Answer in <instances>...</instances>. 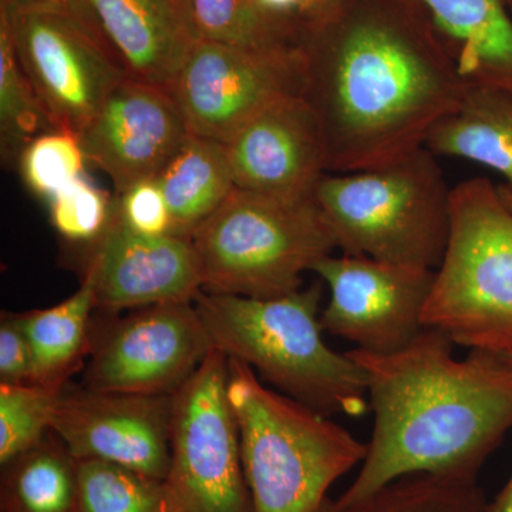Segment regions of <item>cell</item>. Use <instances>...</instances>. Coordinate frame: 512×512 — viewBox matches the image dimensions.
Wrapping results in <instances>:
<instances>
[{"label": "cell", "instance_id": "obj_28", "mask_svg": "<svg viewBox=\"0 0 512 512\" xmlns=\"http://www.w3.org/2000/svg\"><path fill=\"white\" fill-rule=\"evenodd\" d=\"M82 144L77 134L52 130L40 134L20 153L23 180L37 195L53 198L82 177L84 168Z\"/></svg>", "mask_w": 512, "mask_h": 512}, {"label": "cell", "instance_id": "obj_31", "mask_svg": "<svg viewBox=\"0 0 512 512\" xmlns=\"http://www.w3.org/2000/svg\"><path fill=\"white\" fill-rule=\"evenodd\" d=\"M32 373V350L22 315L2 313L0 320V383L26 384Z\"/></svg>", "mask_w": 512, "mask_h": 512}, {"label": "cell", "instance_id": "obj_14", "mask_svg": "<svg viewBox=\"0 0 512 512\" xmlns=\"http://www.w3.org/2000/svg\"><path fill=\"white\" fill-rule=\"evenodd\" d=\"M190 136L171 92L128 76L77 134L86 161L109 175L117 195L156 178Z\"/></svg>", "mask_w": 512, "mask_h": 512}, {"label": "cell", "instance_id": "obj_16", "mask_svg": "<svg viewBox=\"0 0 512 512\" xmlns=\"http://www.w3.org/2000/svg\"><path fill=\"white\" fill-rule=\"evenodd\" d=\"M227 150L239 190L306 200L328 173L322 131L303 96L266 107L228 141Z\"/></svg>", "mask_w": 512, "mask_h": 512}, {"label": "cell", "instance_id": "obj_15", "mask_svg": "<svg viewBox=\"0 0 512 512\" xmlns=\"http://www.w3.org/2000/svg\"><path fill=\"white\" fill-rule=\"evenodd\" d=\"M84 279L92 285L96 308L110 312L195 302L202 292L191 238L138 234L121 221L116 205L106 231L94 241Z\"/></svg>", "mask_w": 512, "mask_h": 512}, {"label": "cell", "instance_id": "obj_4", "mask_svg": "<svg viewBox=\"0 0 512 512\" xmlns=\"http://www.w3.org/2000/svg\"><path fill=\"white\" fill-rule=\"evenodd\" d=\"M228 397L254 512H316L329 488L365 460L367 444L269 389L237 359H229Z\"/></svg>", "mask_w": 512, "mask_h": 512}, {"label": "cell", "instance_id": "obj_33", "mask_svg": "<svg viewBox=\"0 0 512 512\" xmlns=\"http://www.w3.org/2000/svg\"><path fill=\"white\" fill-rule=\"evenodd\" d=\"M488 508L490 512H512V474L493 503L488 504Z\"/></svg>", "mask_w": 512, "mask_h": 512}, {"label": "cell", "instance_id": "obj_34", "mask_svg": "<svg viewBox=\"0 0 512 512\" xmlns=\"http://www.w3.org/2000/svg\"><path fill=\"white\" fill-rule=\"evenodd\" d=\"M338 2L339 0H308L305 10H311V12L318 13V15H323V13L328 12Z\"/></svg>", "mask_w": 512, "mask_h": 512}, {"label": "cell", "instance_id": "obj_27", "mask_svg": "<svg viewBox=\"0 0 512 512\" xmlns=\"http://www.w3.org/2000/svg\"><path fill=\"white\" fill-rule=\"evenodd\" d=\"M55 130L23 73L8 30L0 25V136L6 154L22 153L40 134Z\"/></svg>", "mask_w": 512, "mask_h": 512}, {"label": "cell", "instance_id": "obj_2", "mask_svg": "<svg viewBox=\"0 0 512 512\" xmlns=\"http://www.w3.org/2000/svg\"><path fill=\"white\" fill-rule=\"evenodd\" d=\"M453 346L446 333L424 328L394 353L349 350L365 372L375 427L338 510L414 474L477 480L512 429V366L483 350L456 359Z\"/></svg>", "mask_w": 512, "mask_h": 512}, {"label": "cell", "instance_id": "obj_7", "mask_svg": "<svg viewBox=\"0 0 512 512\" xmlns=\"http://www.w3.org/2000/svg\"><path fill=\"white\" fill-rule=\"evenodd\" d=\"M191 241L202 291L261 299L299 291L303 272L336 249L313 197L285 200L239 188Z\"/></svg>", "mask_w": 512, "mask_h": 512}, {"label": "cell", "instance_id": "obj_13", "mask_svg": "<svg viewBox=\"0 0 512 512\" xmlns=\"http://www.w3.org/2000/svg\"><path fill=\"white\" fill-rule=\"evenodd\" d=\"M173 396L64 389L52 431L76 460H101L164 481Z\"/></svg>", "mask_w": 512, "mask_h": 512}, {"label": "cell", "instance_id": "obj_22", "mask_svg": "<svg viewBox=\"0 0 512 512\" xmlns=\"http://www.w3.org/2000/svg\"><path fill=\"white\" fill-rule=\"evenodd\" d=\"M5 468L3 512H76L77 461L62 441L43 440Z\"/></svg>", "mask_w": 512, "mask_h": 512}, {"label": "cell", "instance_id": "obj_23", "mask_svg": "<svg viewBox=\"0 0 512 512\" xmlns=\"http://www.w3.org/2000/svg\"><path fill=\"white\" fill-rule=\"evenodd\" d=\"M201 40L245 49L295 47L288 16L259 8L255 0H187Z\"/></svg>", "mask_w": 512, "mask_h": 512}, {"label": "cell", "instance_id": "obj_8", "mask_svg": "<svg viewBox=\"0 0 512 512\" xmlns=\"http://www.w3.org/2000/svg\"><path fill=\"white\" fill-rule=\"evenodd\" d=\"M0 25L55 130L79 134L128 76L84 0L0 2Z\"/></svg>", "mask_w": 512, "mask_h": 512}, {"label": "cell", "instance_id": "obj_30", "mask_svg": "<svg viewBox=\"0 0 512 512\" xmlns=\"http://www.w3.org/2000/svg\"><path fill=\"white\" fill-rule=\"evenodd\" d=\"M117 214L128 228L148 237L171 234V212L156 178L141 181L119 195Z\"/></svg>", "mask_w": 512, "mask_h": 512}, {"label": "cell", "instance_id": "obj_26", "mask_svg": "<svg viewBox=\"0 0 512 512\" xmlns=\"http://www.w3.org/2000/svg\"><path fill=\"white\" fill-rule=\"evenodd\" d=\"M60 387L0 383V464L5 468L52 430Z\"/></svg>", "mask_w": 512, "mask_h": 512}, {"label": "cell", "instance_id": "obj_29", "mask_svg": "<svg viewBox=\"0 0 512 512\" xmlns=\"http://www.w3.org/2000/svg\"><path fill=\"white\" fill-rule=\"evenodd\" d=\"M50 201L53 227L70 241H96L113 217L110 195L83 177L57 192Z\"/></svg>", "mask_w": 512, "mask_h": 512}, {"label": "cell", "instance_id": "obj_12", "mask_svg": "<svg viewBox=\"0 0 512 512\" xmlns=\"http://www.w3.org/2000/svg\"><path fill=\"white\" fill-rule=\"evenodd\" d=\"M214 349L195 302L147 306L100 340L84 372V387L173 396Z\"/></svg>", "mask_w": 512, "mask_h": 512}, {"label": "cell", "instance_id": "obj_20", "mask_svg": "<svg viewBox=\"0 0 512 512\" xmlns=\"http://www.w3.org/2000/svg\"><path fill=\"white\" fill-rule=\"evenodd\" d=\"M156 180L171 212V234L191 238L235 190L227 144L190 136Z\"/></svg>", "mask_w": 512, "mask_h": 512}, {"label": "cell", "instance_id": "obj_11", "mask_svg": "<svg viewBox=\"0 0 512 512\" xmlns=\"http://www.w3.org/2000/svg\"><path fill=\"white\" fill-rule=\"evenodd\" d=\"M311 272L330 293L320 325L357 349L394 353L424 329L423 311L436 269L342 254L325 256Z\"/></svg>", "mask_w": 512, "mask_h": 512}, {"label": "cell", "instance_id": "obj_10", "mask_svg": "<svg viewBox=\"0 0 512 512\" xmlns=\"http://www.w3.org/2000/svg\"><path fill=\"white\" fill-rule=\"evenodd\" d=\"M303 90L301 45L245 49L200 39L171 94L192 136L227 144L266 107Z\"/></svg>", "mask_w": 512, "mask_h": 512}, {"label": "cell", "instance_id": "obj_37", "mask_svg": "<svg viewBox=\"0 0 512 512\" xmlns=\"http://www.w3.org/2000/svg\"><path fill=\"white\" fill-rule=\"evenodd\" d=\"M500 356L501 359H504L505 362L508 363V365L512 366V348L510 350H507V352H504L503 355H497Z\"/></svg>", "mask_w": 512, "mask_h": 512}, {"label": "cell", "instance_id": "obj_3", "mask_svg": "<svg viewBox=\"0 0 512 512\" xmlns=\"http://www.w3.org/2000/svg\"><path fill=\"white\" fill-rule=\"evenodd\" d=\"M322 282L278 298L202 291L195 299L214 348L247 363L285 396L323 416L369 409L365 372L322 338Z\"/></svg>", "mask_w": 512, "mask_h": 512}, {"label": "cell", "instance_id": "obj_21", "mask_svg": "<svg viewBox=\"0 0 512 512\" xmlns=\"http://www.w3.org/2000/svg\"><path fill=\"white\" fill-rule=\"evenodd\" d=\"M94 308L92 285L84 279L82 286L59 305L20 313L32 350L29 383L66 387L89 348V320Z\"/></svg>", "mask_w": 512, "mask_h": 512}, {"label": "cell", "instance_id": "obj_6", "mask_svg": "<svg viewBox=\"0 0 512 512\" xmlns=\"http://www.w3.org/2000/svg\"><path fill=\"white\" fill-rule=\"evenodd\" d=\"M423 326L470 350L512 348V208L487 178L451 188L447 247Z\"/></svg>", "mask_w": 512, "mask_h": 512}, {"label": "cell", "instance_id": "obj_38", "mask_svg": "<svg viewBox=\"0 0 512 512\" xmlns=\"http://www.w3.org/2000/svg\"><path fill=\"white\" fill-rule=\"evenodd\" d=\"M0 2H12V0H0ZM39 2H74V0H39Z\"/></svg>", "mask_w": 512, "mask_h": 512}, {"label": "cell", "instance_id": "obj_35", "mask_svg": "<svg viewBox=\"0 0 512 512\" xmlns=\"http://www.w3.org/2000/svg\"><path fill=\"white\" fill-rule=\"evenodd\" d=\"M498 190H500V194L503 195L505 202L512 208V188L504 184L498 185Z\"/></svg>", "mask_w": 512, "mask_h": 512}, {"label": "cell", "instance_id": "obj_25", "mask_svg": "<svg viewBox=\"0 0 512 512\" xmlns=\"http://www.w3.org/2000/svg\"><path fill=\"white\" fill-rule=\"evenodd\" d=\"M477 480L414 474L336 512H490Z\"/></svg>", "mask_w": 512, "mask_h": 512}, {"label": "cell", "instance_id": "obj_9", "mask_svg": "<svg viewBox=\"0 0 512 512\" xmlns=\"http://www.w3.org/2000/svg\"><path fill=\"white\" fill-rule=\"evenodd\" d=\"M228 382V356L215 348L173 394L163 481L171 512H254Z\"/></svg>", "mask_w": 512, "mask_h": 512}, {"label": "cell", "instance_id": "obj_18", "mask_svg": "<svg viewBox=\"0 0 512 512\" xmlns=\"http://www.w3.org/2000/svg\"><path fill=\"white\" fill-rule=\"evenodd\" d=\"M470 86L512 93V18L503 0H414Z\"/></svg>", "mask_w": 512, "mask_h": 512}, {"label": "cell", "instance_id": "obj_5", "mask_svg": "<svg viewBox=\"0 0 512 512\" xmlns=\"http://www.w3.org/2000/svg\"><path fill=\"white\" fill-rule=\"evenodd\" d=\"M313 200L342 254L439 268L451 188L426 147L373 170L326 173Z\"/></svg>", "mask_w": 512, "mask_h": 512}, {"label": "cell", "instance_id": "obj_32", "mask_svg": "<svg viewBox=\"0 0 512 512\" xmlns=\"http://www.w3.org/2000/svg\"><path fill=\"white\" fill-rule=\"evenodd\" d=\"M259 8L274 15L289 16L296 10H305L308 0H255Z\"/></svg>", "mask_w": 512, "mask_h": 512}, {"label": "cell", "instance_id": "obj_17", "mask_svg": "<svg viewBox=\"0 0 512 512\" xmlns=\"http://www.w3.org/2000/svg\"><path fill=\"white\" fill-rule=\"evenodd\" d=\"M131 79L171 92L200 40L187 0H84Z\"/></svg>", "mask_w": 512, "mask_h": 512}, {"label": "cell", "instance_id": "obj_36", "mask_svg": "<svg viewBox=\"0 0 512 512\" xmlns=\"http://www.w3.org/2000/svg\"><path fill=\"white\" fill-rule=\"evenodd\" d=\"M316 512H336L335 501L326 498L325 503L320 505V508Z\"/></svg>", "mask_w": 512, "mask_h": 512}, {"label": "cell", "instance_id": "obj_24", "mask_svg": "<svg viewBox=\"0 0 512 512\" xmlns=\"http://www.w3.org/2000/svg\"><path fill=\"white\" fill-rule=\"evenodd\" d=\"M76 461V512H171L163 481L107 461Z\"/></svg>", "mask_w": 512, "mask_h": 512}, {"label": "cell", "instance_id": "obj_19", "mask_svg": "<svg viewBox=\"0 0 512 512\" xmlns=\"http://www.w3.org/2000/svg\"><path fill=\"white\" fill-rule=\"evenodd\" d=\"M426 148L490 168L512 188V93L470 86L460 106L431 130Z\"/></svg>", "mask_w": 512, "mask_h": 512}, {"label": "cell", "instance_id": "obj_1", "mask_svg": "<svg viewBox=\"0 0 512 512\" xmlns=\"http://www.w3.org/2000/svg\"><path fill=\"white\" fill-rule=\"evenodd\" d=\"M429 29L355 12L301 43L303 99L318 119L328 173L383 167L426 147L470 84Z\"/></svg>", "mask_w": 512, "mask_h": 512}]
</instances>
